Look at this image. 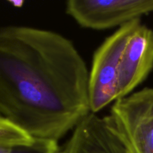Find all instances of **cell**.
<instances>
[{"mask_svg":"<svg viewBox=\"0 0 153 153\" xmlns=\"http://www.w3.org/2000/svg\"><path fill=\"white\" fill-rule=\"evenodd\" d=\"M153 12V0H70L66 13L79 25L94 30L121 27Z\"/></svg>","mask_w":153,"mask_h":153,"instance_id":"obj_4","label":"cell"},{"mask_svg":"<svg viewBox=\"0 0 153 153\" xmlns=\"http://www.w3.org/2000/svg\"><path fill=\"white\" fill-rule=\"evenodd\" d=\"M58 143L52 140L34 138L29 145L13 147L0 146V153H56L61 148Z\"/></svg>","mask_w":153,"mask_h":153,"instance_id":"obj_8","label":"cell"},{"mask_svg":"<svg viewBox=\"0 0 153 153\" xmlns=\"http://www.w3.org/2000/svg\"><path fill=\"white\" fill-rule=\"evenodd\" d=\"M34 140V138L0 112V146L13 147L25 146L31 144Z\"/></svg>","mask_w":153,"mask_h":153,"instance_id":"obj_7","label":"cell"},{"mask_svg":"<svg viewBox=\"0 0 153 153\" xmlns=\"http://www.w3.org/2000/svg\"><path fill=\"white\" fill-rule=\"evenodd\" d=\"M106 118L131 153H153V88L116 100Z\"/></svg>","mask_w":153,"mask_h":153,"instance_id":"obj_3","label":"cell"},{"mask_svg":"<svg viewBox=\"0 0 153 153\" xmlns=\"http://www.w3.org/2000/svg\"><path fill=\"white\" fill-rule=\"evenodd\" d=\"M64 146L69 153H131L106 117L90 113Z\"/></svg>","mask_w":153,"mask_h":153,"instance_id":"obj_6","label":"cell"},{"mask_svg":"<svg viewBox=\"0 0 153 153\" xmlns=\"http://www.w3.org/2000/svg\"><path fill=\"white\" fill-rule=\"evenodd\" d=\"M88 79L85 60L64 36L0 27V112L33 138L58 142L91 113Z\"/></svg>","mask_w":153,"mask_h":153,"instance_id":"obj_1","label":"cell"},{"mask_svg":"<svg viewBox=\"0 0 153 153\" xmlns=\"http://www.w3.org/2000/svg\"><path fill=\"white\" fill-rule=\"evenodd\" d=\"M152 69L153 30L140 22L130 35L123 52L117 100L132 94Z\"/></svg>","mask_w":153,"mask_h":153,"instance_id":"obj_5","label":"cell"},{"mask_svg":"<svg viewBox=\"0 0 153 153\" xmlns=\"http://www.w3.org/2000/svg\"><path fill=\"white\" fill-rule=\"evenodd\" d=\"M140 19L120 27L105 39L94 55L88 79L91 113L97 114L117 100L120 66L123 52Z\"/></svg>","mask_w":153,"mask_h":153,"instance_id":"obj_2","label":"cell"},{"mask_svg":"<svg viewBox=\"0 0 153 153\" xmlns=\"http://www.w3.org/2000/svg\"><path fill=\"white\" fill-rule=\"evenodd\" d=\"M56 153H69V152H68V150H67V149L66 148V146H64L63 147L60 148L59 150H58Z\"/></svg>","mask_w":153,"mask_h":153,"instance_id":"obj_9","label":"cell"}]
</instances>
